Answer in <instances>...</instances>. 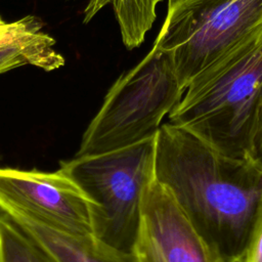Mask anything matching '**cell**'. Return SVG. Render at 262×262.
Returning <instances> with one entry per match:
<instances>
[{"label":"cell","mask_w":262,"mask_h":262,"mask_svg":"<svg viewBox=\"0 0 262 262\" xmlns=\"http://www.w3.org/2000/svg\"><path fill=\"white\" fill-rule=\"evenodd\" d=\"M152 173L224 262L243 261L262 200V164L167 122L155 135Z\"/></svg>","instance_id":"1"},{"label":"cell","mask_w":262,"mask_h":262,"mask_svg":"<svg viewBox=\"0 0 262 262\" xmlns=\"http://www.w3.org/2000/svg\"><path fill=\"white\" fill-rule=\"evenodd\" d=\"M261 86L262 29L200 72L168 116L169 122L228 156L252 158Z\"/></svg>","instance_id":"2"},{"label":"cell","mask_w":262,"mask_h":262,"mask_svg":"<svg viewBox=\"0 0 262 262\" xmlns=\"http://www.w3.org/2000/svg\"><path fill=\"white\" fill-rule=\"evenodd\" d=\"M183 93L168 56L152 46L111 86L76 155L110 151L155 136Z\"/></svg>","instance_id":"3"},{"label":"cell","mask_w":262,"mask_h":262,"mask_svg":"<svg viewBox=\"0 0 262 262\" xmlns=\"http://www.w3.org/2000/svg\"><path fill=\"white\" fill-rule=\"evenodd\" d=\"M155 136L99 154L75 155L59 168L93 205L94 236L105 246L132 254L144 185L152 173Z\"/></svg>","instance_id":"4"},{"label":"cell","mask_w":262,"mask_h":262,"mask_svg":"<svg viewBox=\"0 0 262 262\" xmlns=\"http://www.w3.org/2000/svg\"><path fill=\"white\" fill-rule=\"evenodd\" d=\"M262 29V0H168L155 43L185 90L205 68Z\"/></svg>","instance_id":"5"},{"label":"cell","mask_w":262,"mask_h":262,"mask_svg":"<svg viewBox=\"0 0 262 262\" xmlns=\"http://www.w3.org/2000/svg\"><path fill=\"white\" fill-rule=\"evenodd\" d=\"M0 212L32 219L76 237H95L93 205L62 169L0 167Z\"/></svg>","instance_id":"6"},{"label":"cell","mask_w":262,"mask_h":262,"mask_svg":"<svg viewBox=\"0 0 262 262\" xmlns=\"http://www.w3.org/2000/svg\"><path fill=\"white\" fill-rule=\"evenodd\" d=\"M132 256L135 262H224L154 173L143 188Z\"/></svg>","instance_id":"7"},{"label":"cell","mask_w":262,"mask_h":262,"mask_svg":"<svg viewBox=\"0 0 262 262\" xmlns=\"http://www.w3.org/2000/svg\"><path fill=\"white\" fill-rule=\"evenodd\" d=\"M55 44L54 38L43 31V24L34 15L4 21L0 25V74L24 66L46 72L61 68L64 58Z\"/></svg>","instance_id":"8"},{"label":"cell","mask_w":262,"mask_h":262,"mask_svg":"<svg viewBox=\"0 0 262 262\" xmlns=\"http://www.w3.org/2000/svg\"><path fill=\"white\" fill-rule=\"evenodd\" d=\"M9 216L53 262H135L95 237L71 236L19 215Z\"/></svg>","instance_id":"9"},{"label":"cell","mask_w":262,"mask_h":262,"mask_svg":"<svg viewBox=\"0 0 262 262\" xmlns=\"http://www.w3.org/2000/svg\"><path fill=\"white\" fill-rule=\"evenodd\" d=\"M0 262H53L6 214L0 212Z\"/></svg>","instance_id":"10"},{"label":"cell","mask_w":262,"mask_h":262,"mask_svg":"<svg viewBox=\"0 0 262 262\" xmlns=\"http://www.w3.org/2000/svg\"><path fill=\"white\" fill-rule=\"evenodd\" d=\"M160 0H89L85 10L83 23H89L95 14L108 3H113L116 17L125 21H138L149 15Z\"/></svg>","instance_id":"11"},{"label":"cell","mask_w":262,"mask_h":262,"mask_svg":"<svg viewBox=\"0 0 262 262\" xmlns=\"http://www.w3.org/2000/svg\"><path fill=\"white\" fill-rule=\"evenodd\" d=\"M242 262H262V200L250 232Z\"/></svg>","instance_id":"12"},{"label":"cell","mask_w":262,"mask_h":262,"mask_svg":"<svg viewBox=\"0 0 262 262\" xmlns=\"http://www.w3.org/2000/svg\"><path fill=\"white\" fill-rule=\"evenodd\" d=\"M252 158L262 164V86L258 95L252 131Z\"/></svg>","instance_id":"13"},{"label":"cell","mask_w":262,"mask_h":262,"mask_svg":"<svg viewBox=\"0 0 262 262\" xmlns=\"http://www.w3.org/2000/svg\"><path fill=\"white\" fill-rule=\"evenodd\" d=\"M3 23H4V20H3V19H2V17L0 16V25H1V24H3Z\"/></svg>","instance_id":"14"},{"label":"cell","mask_w":262,"mask_h":262,"mask_svg":"<svg viewBox=\"0 0 262 262\" xmlns=\"http://www.w3.org/2000/svg\"><path fill=\"white\" fill-rule=\"evenodd\" d=\"M0 159H1V155H0Z\"/></svg>","instance_id":"15"}]
</instances>
